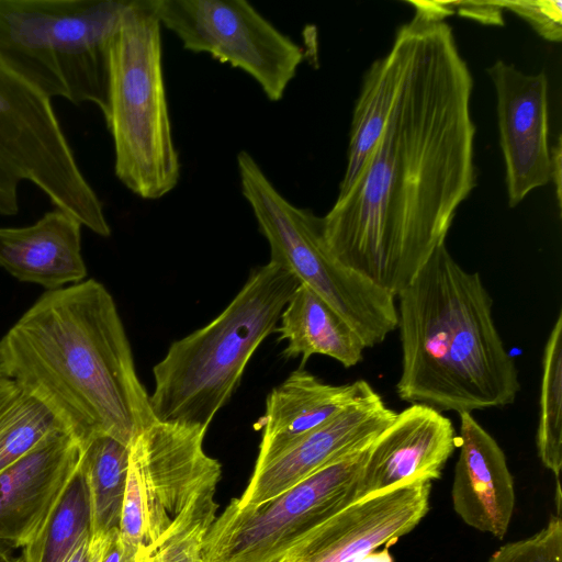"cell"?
<instances>
[{"instance_id":"8992f818","label":"cell","mask_w":562,"mask_h":562,"mask_svg":"<svg viewBox=\"0 0 562 562\" xmlns=\"http://www.w3.org/2000/svg\"><path fill=\"white\" fill-rule=\"evenodd\" d=\"M132 0H0V56L50 99L106 104L109 47Z\"/></svg>"},{"instance_id":"9a60e30c","label":"cell","mask_w":562,"mask_h":562,"mask_svg":"<svg viewBox=\"0 0 562 562\" xmlns=\"http://www.w3.org/2000/svg\"><path fill=\"white\" fill-rule=\"evenodd\" d=\"M452 422L419 403L396 413L374 438L355 487V501L425 477L437 480L453 453Z\"/></svg>"},{"instance_id":"d590c367","label":"cell","mask_w":562,"mask_h":562,"mask_svg":"<svg viewBox=\"0 0 562 562\" xmlns=\"http://www.w3.org/2000/svg\"><path fill=\"white\" fill-rule=\"evenodd\" d=\"M99 561V560H98Z\"/></svg>"},{"instance_id":"1f68e13d","label":"cell","mask_w":562,"mask_h":562,"mask_svg":"<svg viewBox=\"0 0 562 562\" xmlns=\"http://www.w3.org/2000/svg\"><path fill=\"white\" fill-rule=\"evenodd\" d=\"M561 136H559L557 144L550 149V180L553 181L555 187V194L559 207L561 209L562 201V145Z\"/></svg>"},{"instance_id":"d6a6232c","label":"cell","mask_w":562,"mask_h":562,"mask_svg":"<svg viewBox=\"0 0 562 562\" xmlns=\"http://www.w3.org/2000/svg\"><path fill=\"white\" fill-rule=\"evenodd\" d=\"M98 562H130L125 554L119 529L111 532Z\"/></svg>"},{"instance_id":"8fae6325","label":"cell","mask_w":562,"mask_h":562,"mask_svg":"<svg viewBox=\"0 0 562 562\" xmlns=\"http://www.w3.org/2000/svg\"><path fill=\"white\" fill-rule=\"evenodd\" d=\"M161 26L184 49L240 68L279 101L304 58L303 49L245 0H151Z\"/></svg>"},{"instance_id":"44dd1931","label":"cell","mask_w":562,"mask_h":562,"mask_svg":"<svg viewBox=\"0 0 562 562\" xmlns=\"http://www.w3.org/2000/svg\"><path fill=\"white\" fill-rule=\"evenodd\" d=\"M405 44L397 31L389 53L366 74L351 121L347 166L338 196L345 194L361 171L378 142L402 78Z\"/></svg>"},{"instance_id":"ba28073f","label":"cell","mask_w":562,"mask_h":562,"mask_svg":"<svg viewBox=\"0 0 562 562\" xmlns=\"http://www.w3.org/2000/svg\"><path fill=\"white\" fill-rule=\"evenodd\" d=\"M370 445L262 505L239 508L231 501L206 533L202 562H279L313 529L356 502L355 487Z\"/></svg>"},{"instance_id":"4dcf8cb0","label":"cell","mask_w":562,"mask_h":562,"mask_svg":"<svg viewBox=\"0 0 562 562\" xmlns=\"http://www.w3.org/2000/svg\"><path fill=\"white\" fill-rule=\"evenodd\" d=\"M111 532L108 536L88 535L77 544L64 562H98Z\"/></svg>"},{"instance_id":"484cf974","label":"cell","mask_w":562,"mask_h":562,"mask_svg":"<svg viewBox=\"0 0 562 562\" xmlns=\"http://www.w3.org/2000/svg\"><path fill=\"white\" fill-rule=\"evenodd\" d=\"M217 483H210L196 492L137 562H202L205 537L218 508L214 498Z\"/></svg>"},{"instance_id":"e0dca14e","label":"cell","mask_w":562,"mask_h":562,"mask_svg":"<svg viewBox=\"0 0 562 562\" xmlns=\"http://www.w3.org/2000/svg\"><path fill=\"white\" fill-rule=\"evenodd\" d=\"M459 458L451 491L454 512L470 527L503 539L515 507L506 456L473 417L461 413Z\"/></svg>"},{"instance_id":"4316f807","label":"cell","mask_w":562,"mask_h":562,"mask_svg":"<svg viewBox=\"0 0 562 562\" xmlns=\"http://www.w3.org/2000/svg\"><path fill=\"white\" fill-rule=\"evenodd\" d=\"M487 562H562L561 516H551L535 535L502 546Z\"/></svg>"},{"instance_id":"3957f363","label":"cell","mask_w":562,"mask_h":562,"mask_svg":"<svg viewBox=\"0 0 562 562\" xmlns=\"http://www.w3.org/2000/svg\"><path fill=\"white\" fill-rule=\"evenodd\" d=\"M396 297L402 401L458 414L515 402L518 370L496 328L492 297L446 244Z\"/></svg>"},{"instance_id":"f1b7e54d","label":"cell","mask_w":562,"mask_h":562,"mask_svg":"<svg viewBox=\"0 0 562 562\" xmlns=\"http://www.w3.org/2000/svg\"><path fill=\"white\" fill-rule=\"evenodd\" d=\"M23 181L19 171L0 153V215L19 212V186Z\"/></svg>"},{"instance_id":"603a6c76","label":"cell","mask_w":562,"mask_h":562,"mask_svg":"<svg viewBox=\"0 0 562 562\" xmlns=\"http://www.w3.org/2000/svg\"><path fill=\"white\" fill-rule=\"evenodd\" d=\"M60 432L67 430L42 402L0 374V473Z\"/></svg>"},{"instance_id":"f546056e","label":"cell","mask_w":562,"mask_h":562,"mask_svg":"<svg viewBox=\"0 0 562 562\" xmlns=\"http://www.w3.org/2000/svg\"><path fill=\"white\" fill-rule=\"evenodd\" d=\"M452 13L475 20L487 25H503V9L498 0L493 1H450Z\"/></svg>"},{"instance_id":"d4e9b609","label":"cell","mask_w":562,"mask_h":562,"mask_svg":"<svg viewBox=\"0 0 562 562\" xmlns=\"http://www.w3.org/2000/svg\"><path fill=\"white\" fill-rule=\"evenodd\" d=\"M536 443L540 461L554 475L557 515L561 516L562 311L557 316L543 350Z\"/></svg>"},{"instance_id":"9c48e42d","label":"cell","mask_w":562,"mask_h":562,"mask_svg":"<svg viewBox=\"0 0 562 562\" xmlns=\"http://www.w3.org/2000/svg\"><path fill=\"white\" fill-rule=\"evenodd\" d=\"M0 153L50 203L101 237L103 204L86 179L52 99L0 56Z\"/></svg>"},{"instance_id":"30bf717a","label":"cell","mask_w":562,"mask_h":562,"mask_svg":"<svg viewBox=\"0 0 562 562\" xmlns=\"http://www.w3.org/2000/svg\"><path fill=\"white\" fill-rule=\"evenodd\" d=\"M206 431L155 420L132 440L119 527L130 562H137L196 492L220 481L221 463L203 448Z\"/></svg>"},{"instance_id":"cb8c5ba5","label":"cell","mask_w":562,"mask_h":562,"mask_svg":"<svg viewBox=\"0 0 562 562\" xmlns=\"http://www.w3.org/2000/svg\"><path fill=\"white\" fill-rule=\"evenodd\" d=\"M91 535V503L79 465L34 540L23 548V562H64L77 544Z\"/></svg>"},{"instance_id":"5b68a950","label":"cell","mask_w":562,"mask_h":562,"mask_svg":"<svg viewBox=\"0 0 562 562\" xmlns=\"http://www.w3.org/2000/svg\"><path fill=\"white\" fill-rule=\"evenodd\" d=\"M102 114L117 179L147 200L173 190L180 162L166 98L161 25L151 0H132L111 38Z\"/></svg>"},{"instance_id":"ac0fdd59","label":"cell","mask_w":562,"mask_h":562,"mask_svg":"<svg viewBox=\"0 0 562 562\" xmlns=\"http://www.w3.org/2000/svg\"><path fill=\"white\" fill-rule=\"evenodd\" d=\"M372 390L362 379L334 385L303 368L293 371L268 394L265 414L256 424L262 437L255 469L285 452Z\"/></svg>"},{"instance_id":"52a82bcc","label":"cell","mask_w":562,"mask_h":562,"mask_svg":"<svg viewBox=\"0 0 562 562\" xmlns=\"http://www.w3.org/2000/svg\"><path fill=\"white\" fill-rule=\"evenodd\" d=\"M237 167L243 195L269 243L270 261L324 299L366 349L381 344L397 327L395 296L337 261L325 245L322 217L282 196L249 153H238Z\"/></svg>"},{"instance_id":"5bb4252c","label":"cell","mask_w":562,"mask_h":562,"mask_svg":"<svg viewBox=\"0 0 562 562\" xmlns=\"http://www.w3.org/2000/svg\"><path fill=\"white\" fill-rule=\"evenodd\" d=\"M395 414L373 389L285 452L254 469L244 493L232 501L239 508L265 504L328 463L368 447Z\"/></svg>"},{"instance_id":"d6986e66","label":"cell","mask_w":562,"mask_h":562,"mask_svg":"<svg viewBox=\"0 0 562 562\" xmlns=\"http://www.w3.org/2000/svg\"><path fill=\"white\" fill-rule=\"evenodd\" d=\"M83 226L54 209L23 227H0V267L22 282L48 291L76 284L87 276L81 254Z\"/></svg>"},{"instance_id":"7a4b0ae2","label":"cell","mask_w":562,"mask_h":562,"mask_svg":"<svg viewBox=\"0 0 562 562\" xmlns=\"http://www.w3.org/2000/svg\"><path fill=\"white\" fill-rule=\"evenodd\" d=\"M0 374L42 402L85 447L126 445L155 422L115 302L89 279L44 293L0 339Z\"/></svg>"},{"instance_id":"7402d4cb","label":"cell","mask_w":562,"mask_h":562,"mask_svg":"<svg viewBox=\"0 0 562 562\" xmlns=\"http://www.w3.org/2000/svg\"><path fill=\"white\" fill-rule=\"evenodd\" d=\"M130 446L100 435L83 447L80 468L90 493L91 536H108L120 527Z\"/></svg>"},{"instance_id":"83f0119b","label":"cell","mask_w":562,"mask_h":562,"mask_svg":"<svg viewBox=\"0 0 562 562\" xmlns=\"http://www.w3.org/2000/svg\"><path fill=\"white\" fill-rule=\"evenodd\" d=\"M503 10H510L526 20L532 29L550 42L562 38L561 0H498Z\"/></svg>"},{"instance_id":"7c38bea8","label":"cell","mask_w":562,"mask_h":562,"mask_svg":"<svg viewBox=\"0 0 562 562\" xmlns=\"http://www.w3.org/2000/svg\"><path fill=\"white\" fill-rule=\"evenodd\" d=\"M432 481L418 477L356 501L313 529L279 562H356L389 548L429 510Z\"/></svg>"},{"instance_id":"277c9868","label":"cell","mask_w":562,"mask_h":562,"mask_svg":"<svg viewBox=\"0 0 562 562\" xmlns=\"http://www.w3.org/2000/svg\"><path fill=\"white\" fill-rule=\"evenodd\" d=\"M299 284L277 262L257 267L217 317L173 341L153 368L155 389L149 403L155 419L207 430L256 349L277 330Z\"/></svg>"},{"instance_id":"4fadbf2b","label":"cell","mask_w":562,"mask_h":562,"mask_svg":"<svg viewBox=\"0 0 562 562\" xmlns=\"http://www.w3.org/2000/svg\"><path fill=\"white\" fill-rule=\"evenodd\" d=\"M487 74L496 91L499 143L513 207L550 181L548 78L543 71L524 74L502 59Z\"/></svg>"},{"instance_id":"836d02e7","label":"cell","mask_w":562,"mask_h":562,"mask_svg":"<svg viewBox=\"0 0 562 562\" xmlns=\"http://www.w3.org/2000/svg\"><path fill=\"white\" fill-rule=\"evenodd\" d=\"M356 562H394L392 555L389 553L387 548L383 550H373L361 558H359Z\"/></svg>"},{"instance_id":"8d00e7d4","label":"cell","mask_w":562,"mask_h":562,"mask_svg":"<svg viewBox=\"0 0 562 562\" xmlns=\"http://www.w3.org/2000/svg\"><path fill=\"white\" fill-rule=\"evenodd\" d=\"M23 562V561H22Z\"/></svg>"},{"instance_id":"ffe728a7","label":"cell","mask_w":562,"mask_h":562,"mask_svg":"<svg viewBox=\"0 0 562 562\" xmlns=\"http://www.w3.org/2000/svg\"><path fill=\"white\" fill-rule=\"evenodd\" d=\"M279 340H286L285 358L302 357L303 368L313 355L335 359L345 368L362 361L364 346L346 319L324 299L300 283L281 316Z\"/></svg>"},{"instance_id":"2e32d148","label":"cell","mask_w":562,"mask_h":562,"mask_svg":"<svg viewBox=\"0 0 562 562\" xmlns=\"http://www.w3.org/2000/svg\"><path fill=\"white\" fill-rule=\"evenodd\" d=\"M83 447L67 432L52 435L0 473V544H30L78 470Z\"/></svg>"},{"instance_id":"e575fe53","label":"cell","mask_w":562,"mask_h":562,"mask_svg":"<svg viewBox=\"0 0 562 562\" xmlns=\"http://www.w3.org/2000/svg\"><path fill=\"white\" fill-rule=\"evenodd\" d=\"M0 562H22V557H16L12 549L0 544Z\"/></svg>"},{"instance_id":"6da1fadb","label":"cell","mask_w":562,"mask_h":562,"mask_svg":"<svg viewBox=\"0 0 562 562\" xmlns=\"http://www.w3.org/2000/svg\"><path fill=\"white\" fill-rule=\"evenodd\" d=\"M397 31L405 63L384 128L322 217L330 255L395 297L445 244L475 186L473 78L451 27L415 12Z\"/></svg>"}]
</instances>
